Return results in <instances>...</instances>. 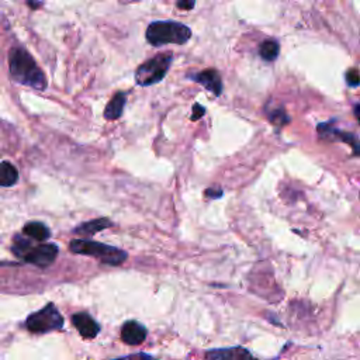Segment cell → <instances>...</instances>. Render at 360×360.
<instances>
[{"mask_svg":"<svg viewBox=\"0 0 360 360\" xmlns=\"http://www.w3.org/2000/svg\"><path fill=\"white\" fill-rule=\"evenodd\" d=\"M8 68L10 75L15 82L37 90H44L46 87L45 75L25 49L13 48L10 51Z\"/></svg>","mask_w":360,"mask_h":360,"instance_id":"6da1fadb","label":"cell"},{"mask_svg":"<svg viewBox=\"0 0 360 360\" xmlns=\"http://www.w3.org/2000/svg\"><path fill=\"white\" fill-rule=\"evenodd\" d=\"M145 37L153 46H163L167 44L183 45L191 38V30L179 21H153L148 25Z\"/></svg>","mask_w":360,"mask_h":360,"instance_id":"7a4b0ae2","label":"cell"},{"mask_svg":"<svg viewBox=\"0 0 360 360\" xmlns=\"http://www.w3.org/2000/svg\"><path fill=\"white\" fill-rule=\"evenodd\" d=\"M69 249L70 252L77 255L97 257L98 260L110 266H118L124 263L128 257L127 252L115 246H110V245L96 242V240H89V239H73L69 245Z\"/></svg>","mask_w":360,"mask_h":360,"instance_id":"3957f363","label":"cell"},{"mask_svg":"<svg viewBox=\"0 0 360 360\" xmlns=\"http://www.w3.org/2000/svg\"><path fill=\"white\" fill-rule=\"evenodd\" d=\"M172 60H173L172 52H162L148 59L146 62L141 63L134 73L135 83L143 87L159 83L166 76L172 65Z\"/></svg>","mask_w":360,"mask_h":360,"instance_id":"277c9868","label":"cell"},{"mask_svg":"<svg viewBox=\"0 0 360 360\" xmlns=\"http://www.w3.org/2000/svg\"><path fill=\"white\" fill-rule=\"evenodd\" d=\"M25 326L30 332L45 333L49 330L60 329L63 326V318L58 308L49 302L42 309L31 314L25 321Z\"/></svg>","mask_w":360,"mask_h":360,"instance_id":"5b68a950","label":"cell"},{"mask_svg":"<svg viewBox=\"0 0 360 360\" xmlns=\"http://www.w3.org/2000/svg\"><path fill=\"white\" fill-rule=\"evenodd\" d=\"M58 246L52 243H45V245H38V246H31L27 253L22 256L25 262L32 263L38 267H46L52 264L58 256Z\"/></svg>","mask_w":360,"mask_h":360,"instance_id":"8992f818","label":"cell"},{"mask_svg":"<svg viewBox=\"0 0 360 360\" xmlns=\"http://www.w3.org/2000/svg\"><path fill=\"white\" fill-rule=\"evenodd\" d=\"M207 360H259L252 356L243 347H225V349H214L205 353Z\"/></svg>","mask_w":360,"mask_h":360,"instance_id":"52a82bcc","label":"cell"},{"mask_svg":"<svg viewBox=\"0 0 360 360\" xmlns=\"http://www.w3.org/2000/svg\"><path fill=\"white\" fill-rule=\"evenodd\" d=\"M191 80L200 83L204 86L208 91L214 93L215 96H219L222 93V80L219 73L215 69H207L202 72H198L195 75H191Z\"/></svg>","mask_w":360,"mask_h":360,"instance_id":"ba28073f","label":"cell"},{"mask_svg":"<svg viewBox=\"0 0 360 360\" xmlns=\"http://www.w3.org/2000/svg\"><path fill=\"white\" fill-rule=\"evenodd\" d=\"M72 323L77 329V332L86 338V339H93L97 336L100 332L98 323L86 312H77L72 316Z\"/></svg>","mask_w":360,"mask_h":360,"instance_id":"9c48e42d","label":"cell"},{"mask_svg":"<svg viewBox=\"0 0 360 360\" xmlns=\"http://www.w3.org/2000/svg\"><path fill=\"white\" fill-rule=\"evenodd\" d=\"M146 338V329L136 321H128L121 328V339L128 345H139Z\"/></svg>","mask_w":360,"mask_h":360,"instance_id":"30bf717a","label":"cell"},{"mask_svg":"<svg viewBox=\"0 0 360 360\" xmlns=\"http://www.w3.org/2000/svg\"><path fill=\"white\" fill-rule=\"evenodd\" d=\"M125 101H127V94L124 91H117L111 100L108 101V104L105 105L104 110V118L105 120H118L122 115L124 107H125Z\"/></svg>","mask_w":360,"mask_h":360,"instance_id":"8fae6325","label":"cell"},{"mask_svg":"<svg viewBox=\"0 0 360 360\" xmlns=\"http://www.w3.org/2000/svg\"><path fill=\"white\" fill-rule=\"evenodd\" d=\"M318 131L321 134V136H325V138H330L333 136L335 139H342L347 143L352 145V148L354 149V153H357V138L354 136V134H347V132H343V131H339L336 128H332L329 124H321L318 127Z\"/></svg>","mask_w":360,"mask_h":360,"instance_id":"7c38bea8","label":"cell"},{"mask_svg":"<svg viewBox=\"0 0 360 360\" xmlns=\"http://www.w3.org/2000/svg\"><path fill=\"white\" fill-rule=\"evenodd\" d=\"M112 224L108 218H97V219H91L87 222L80 224L77 228H75V233H79L82 236H91L94 233H97L101 229L110 228Z\"/></svg>","mask_w":360,"mask_h":360,"instance_id":"4fadbf2b","label":"cell"},{"mask_svg":"<svg viewBox=\"0 0 360 360\" xmlns=\"http://www.w3.org/2000/svg\"><path fill=\"white\" fill-rule=\"evenodd\" d=\"M22 232L27 236L37 239V240H45L51 236V231L48 229V226L44 225L42 222H37V221L25 224V226L22 228Z\"/></svg>","mask_w":360,"mask_h":360,"instance_id":"5bb4252c","label":"cell"},{"mask_svg":"<svg viewBox=\"0 0 360 360\" xmlns=\"http://www.w3.org/2000/svg\"><path fill=\"white\" fill-rule=\"evenodd\" d=\"M18 180V172L10 162L0 163V186L10 187Z\"/></svg>","mask_w":360,"mask_h":360,"instance_id":"9a60e30c","label":"cell"},{"mask_svg":"<svg viewBox=\"0 0 360 360\" xmlns=\"http://www.w3.org/2000/svg\"><path fill=\"white\" fill-rule=\"evenodd\" d=\"M278 52H280V45L274 39H266L259 46V53H260L262 59L267 60V62L277 59Z\"/></svg>","mask_w":360,"mask_h":360,"instance_id":"2e32d148","label":"cell"},{"mask_svg":"<svg viewBox=\"0 0 360 360\" xmlns=\"http://www.w3.org/2000/svg\"><path fill=\"white\" fill-rule=\"evenodd\" d=\"M359 82H360V77H359L357 69H350V70L346 72V83H347L350 87H357V86H359Z\"/></svg>","mask_w":360,"mask_h":360,"instance_id":"e0dca14e","label":"cell"},{"mask_svg":"<svg viewBox=\"0 0 360 360\" xmlns=\"http://www.w3.org/2000/svg\"><path fill=\"white\" fill-rule=\"evenodd\" d=\"M115 360H156L155 357L146 354V353H134V354H129V356H125V357H120V359H115Z\"/></svg>","mask_w":360,"mask_h":360,"instance_id":"ac0fdd59","label":"cell"},{"mask_svg":"<svg viewBox=\"0 0 360 360\" xmlns=\"http://www.w3.org/2000/svg\"><path fill=\"white\" fill-rule=\"evenodd\" d=\"M193 112H194V114H191V120H193V121H197L200 117H202V115H204L205 108H204V107H201L200 104H194V107H193Z\"/></svg>","mask_w":360,"mask_h":360,"instance_id":"d6986e66","label":"cell"},{"mask_svg":"<svg viewBox=\"0 0 360 360\" xmlns=\"http://www.w3.org/2000/svg\"><path fill=\"white\" fill-rule=\"evenodd\" d=\"M179 8H184V10H191L194 6H195V3L194 1H177V4H176Z\"/></svg>","mask_w":360,"mask_h":360,"instance_id":"ffe728a7","label":"cell"}]
</instances>
